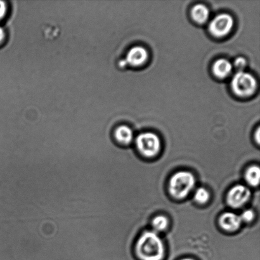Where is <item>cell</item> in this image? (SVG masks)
<instances>
[{"label":"cell","mask_w":260,"mask_h":260,"mask_svg":"<svg viewBox=\"0 0 260 260\" xmlns=\"http://www.w3.org/2000/svg\"><path fill=\"white\" fill-rule=\"evenodd\" d=\"M193 19L199 24H204L210 16V10L206 5L198 4L192 8L191 12Z\"/></svg>","instance_id":"11"},{"label":"cell","mask_w":260,"mask_h":260,"mask_svg":"<svg viewBox=\"0 0 260 260\" xmlns=\"http://www.w3.org/2000/svg\"><path fill=\"white\" fill-rule=\"evenodd\" d=\"M6 38V32L2 26H0V45H2Z\"/></svg>","instance_id":"18"},{"label":"cell","mask_w":260,"mask_h":260,"mask_svg":"<svg viewBox=\"0 0 260 260\" xmlns=\"http://www.w3.org/2000/svg\"><path fill=\"white\" fill-rule=\"evenodd\" d=\"M136 252L142 260H162L165 255L164 244L155 232H145L137 242Z\"/></svg>","instance_id":"1"},{"label":"cell","mask_w":260,"mask_h":260,"mask_svg":"<svg viewBox=\"0 0 260 260\" xmlns=\"http://www.w3.org/2000/svg\"><path fill=\"white\" fill-rule=\"evenodd\" d=\"M234 25V20L231 15L219 14L209 24V31L216 38L224 37L231 32Z\"/></svg>","instance_id":"5"},{"label":"cell","mask_w":260,"mask_h":260,"mask_svg":"<svg viewBox=\"0 0 260 260\" xmlns=\"http://www.w3.org/2000/svg\"><path fill=\"white\" fill-rule=\"evenodd\" d=\"M246 180L249 185L253 186V187H256L259 183L260 177V170L258 167L257 166H253L249 168L248 170L246 171Z\"/></svg>","instance_id":"12"},{"label":"cell","mask_w":260,"mask_h":260,"mask_svg":"<svg viewBox=\"0 0 260 260\" xmlns=\"http://www.w3.org/2000/svg\"><path fill=\"white\" fill-rule=\"evenodd\" d=\"M241 222L240 216L234 213H225L220 218V225L221 228L229 232L238 230L241 226Z\"/></svg>","instance_id":"8"},{"label":"cell","mask_w":260,"mask_h":260,"mask_svg":"<svg viewBox=\"0 0 260 260\" xmlns=\"http://www.w3.org/2000/svg\"><path fill=\"white\" fill-rule=\"evenodd\" d=\"M135 144L139 151L145 157L155 156L160 149L159 138L152 132L142 133L138 135Z\"/></svg>","instance_id":"4"},{"label":"cell","mask_w":260,"mask_h":260,"mask_svg":"<svg viewBox=\"0 0 260 260\" xmlns=\"http://www.w3.org/2000/svg\"><path fill=\"white\" fill-rule=\"evenodd\" d=\"M182 260H193V259L187 258V259H182Z\"/></svg>","instance_id":"20"},{"label":"cell","mask_w":260,"mask_h":260,"mask_svg":"<svg viewBox=\"0 0 260 260\" xmlns=\"http://www.w3.org/2000/svg\"><path fill=\"white\" fill-rule=\"evenodd\" d=\"M195 177L188 172H180L173 176L170 181L171 195L176 199H183L189 194L195 186Z\"/></svg>","instance_id":"2"},{"label":"cell","mask_w":260,"mask_h":260,"mask_svg":"<svg viewBox=\"0 0 260 260\" xmlns=\"http://www.w3.org/2000/svg\"><path fill=\"white\" fill-rule=\"evenodd\" d=\"M149 54L146 49L141 46L132 47L127 53L126 57L124 60L127 65L133 67H139L147 62Z\"/></svg>","instance_id":"7"},{"label":"cell","mask_w":260,"mask_h":260,"mask_svg":"<svg viewBox=\"0 0 260 260\" xmlns=\"http://www.w3.org/2000/svg\"><path fill=\"white\" fill-rule=\"evenodd\" d=\"M7 12V5L4 1L0 0V20L4 19Z\"/></svg>","instance_id":"17"},{"label":"cell","mask_w":260,"mask_h":260,"mask_svg":"<svg viewBox=\"0 0 260 260\" xmlns=\"http://www.w3.org/2000/svg\"><path fill=\"white\" fill-rule=\"evenodd\" d=\"M257 141H258V143L259 142V129H258V131H257Z\"/></svg>","instance_id":"19"},{"label":"cell","mask_w":260,"mask_h":260,"mask_svg":"<svg viewBox=\"0 0 260 260\" xmlns=\"http://www.w3.org/2000/svg\"><path fill=\"white\" fill-rule=\"evenodd\" d=\"M233 68V65L228 60L220 58L214 63L213 71L216 77L223 79L231 75Z\"/></svg>","instance_id":"9"},{"label":"cell","mask_w":260,"mask_h":260,"mask_svg":"<svg viewBox=\"0 0 260 260\" xmlns=\"http://www.w3.org/2000/svg\"><path fill=\"white\" fill-rule=\"evenodd\" d=\"M254 214L253 211L246 210L240 216L241 221H246V222H250L253 220Z\"/></svg>","instance_id":"16"},{"label":"cell","mask_w":260,"mask_h":260,"mask_svg":"<svg viewBox=\"0 0 260 260\" xmlns=\"http://www.w3.org/2000/svg\"><path fill=\"white\" fill-rule=\"evenodd\" d=\"M257 81L253 75L244 71H238L231 81V88L236 95L248 98L253 95L257 88Z\"/></svg>","instance_id":"3"},{"label":"cell","mask_w":260,"mask_h":260,"mask_svg":"<svg viewBox=\"0 0 260 260\" xmlns=\"http://www.w3.org/2000/svg\"><path fill=\"white\" fill-rule=\"evenodd\" d=\"M152 225L154 231L162 232L168 226V220L164 216H157L152 220Z\"/></svg>","instance_id":"13"},{"label":"cell","mask_w":260,"mask_h":260,"mask_svg":"<svg viewBox=\"0 0 260 260\" xmlns=\"http://www.w3.org/2000/svg\"><path fill=\"white\" fill-rule=\"evenodd\" d=\"M251 192L248 187L238 185L229 191L228 195L229 205L234 208L241 207L248 202L250 198Z\"/></svg>","instance_id":"6"},{"label":"cell","mask_w":260,"mask_h":260,"mask_svg":"<svg viewBox=\"0 0 260 260\" xmlns=\"http://www.w3.org/2000/svg\"><path fill=\"white\" fill-rule=\"evenodd\" d=\"M210 199V193L205 188H199L196 191L194 200L199 204H205L208 202Z\"/></svg>","instance_id":"14"},{"label":"cell","mask_w":260,"mask_h":260,"mask_svg":"<svg viewBox=\"0 0 260 260\" xmlns=\"http://www.w3.org/2000/svg\"><path fill=\"white\" fill-rule=\"evenodd\" d=\"M114 138L119 144L128 145L134 139V132L128 126H120L114 132Z\"/></svg>","instance_id":"10"},{"label":"cell","mask_w":260,"mask_h":260,"mask_svg":"<svg viewBox=\"0 0 260 260\" xmlns=\"http://www.w3.org/2000/svg\"><path fill=\"white\" fill-rule=\"evenodd\" d=\"M247 65V61L245 58L239 57L236 58L234 61V66L239 71H243L244 68Z\"/></svg>","instance_id":"15"}]
</instances>
